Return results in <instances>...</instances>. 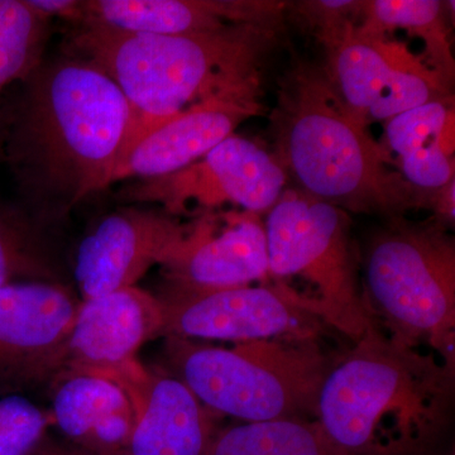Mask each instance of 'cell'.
<instances>
[{
    "mask_svg": "<svg viewBox=\"0 0 455 455\" xmlns=\"http://www.w3.org/2000/svg\"><path fill=\"white\" fill-rule=\"evenodd\" d=\"M8 122L5 156L23 205L56 223L112 185L131 131V108L94 66L65 55L23 82Z\"/></svg>",
    "mask_w": 455,
    "mask_h": 455,
    "instance_id": "1",
    "label": "cell"
},
{
    "mask_svg": "<svg viewBox=\"0 0 455 455\" xmlns=\"http://www.w3.org/2000/svg\"><path fill=\"white\" fill-rule=\"evenodd\" d=\"M277 26L233 23L209 32L146 35L77 25L66 38L65 55L106 74L127 99L124 156L149 131L202 101L260 100L259 68Z\"/></svg>",
    "mask_w": 455,
    "mask_h": 455,
    "instance_id": "2",
    "label": "cell"
},
{
    "mask_svg": "<svg viewBox=\"0 0 455 455\" xmlns=\"http://www.w3.org/2000/svg\"><path fill=\"white\" fill-rule=\"evenodd\" d=\"M453 373L373 326L326 374L317 423L347 455H425L448 427Z\"/></svg>",
    "mask_w": 455,
    "mask_h": 455,
    "instance_id": "3",
    "label": "cell"
},
{
    "mask_svg": "<svg viewBox=\"0 0 455 455\" xmlns=\"http://www.w3.org/2000/svg\"><path fill=\"white\" fill-rule=\"evenodd\" d=\"M269 122L274 157L311 196L390 218L427 205L431 196L387 167V152L347 109L324 70L295 66L281 83Z\"/></svg>",
    "mask_w": 455,
    "mask_h": 455,
    "instance_id": "4",
    "label": "cell"
},
{
    "mask_svg": "<svg viewBox=\"0 0 455 455\" xmlns=\"http://www.w3.org/2000/svg\"><path fill=\"white\" fill-rule=\"evenodd\" d=\"M166 355L204 406L247 423L316 414L320 388L333 366L314 338L220 348L167 337Z\"/></svg>",
    "mask_w": 455,
    "mask_h": 455,
    "instance_id": "5",
    "label": "cell"
},
{
    "mask_svg": "<svg viewBox=\"0 0 455 455\" xmlns=\"http://www.w3.org/2000/svg\"><path fill=\"white\" fill-rule=\"evenodd\" d=\"M364 283L394 340L425 341L454 364L455 243L442 224L391 218L368 242Z\"/></svg>",
    "mask_w": 455,
    "mask_h": 455,
    "instance_id": "6",
    "label": "cell"
},
{
    "mask_svg": "<svg viewBox=\"0 0 455 455\" xmlns=\"http://www.w3.org/2000/svg\"><path fill=\"white\" fill-rule=\"evenodd\" d=\"M269 274L301 277L316 291L311 313L359 340L373 328L343 209L284 188L265 224Z\"/></svg>",
    "mask_w": 455,
    "mask_h": 455,
    "instance_id": "7",
    "label": "cell"
},
{
    "mask_svg": "<svg viewBox=\"0 0 455 455\" xmlns=\"http://www.w3.org/2000/svg\"><path fill=\"white\" fill-rule=\"evenodd\" d=\"M324 46L329 82L347 109L367 127L451 98L447 84L405 44L363 35L355 25Z\"/></svg>",
    "mask_w": 455,
    "mask_h": 455,
    "instance_id": "8",
    "label": "cell"
},
{
    "mask_svg": "<svg viewBox=\"0 0 455 455\" xmlns=\"http://www.w3.org/2000/svg\"><path fill=\"white\" fill-rule=\"evenodd\" d=\"M286 182V171L274 155L235 133L178 172L131 182L119 191L118 199L160 204L170 215L188 212L191 204L205 209L232 204L259 214L271 211Z\"/></svg>",
    "mask_w": 455,
    "mask_h": 455,
    "instance_id": "9",
    "label": "cell"
},
{
    "mask_svg": "<svg viewBox=\"0 0 455 455\" xmlns=\"http://www.w3.org/2000/svg\"><path fill=\"white\" fill-rule=\"evenodd\" d=\"M164 310L161 337L238 343L314 338L313 314L298 295L269 287L193 289L172 284L158 298Z\"/></svg>",
    "mask_w": 455,
    "mask_h": 455,
    "instance_id": "10",
    "label": "cell"
},
{
    "mask_svg": "<svg viewBox=\"0 0 455 455\" xmlns=\"http://www.w3.org/2000/svg\"><path fill=\"white\" fill-rule=\"evenodd\" d=\"M80 302L66 284L16 283L0 289V397L50 386L64 372Z\"/></svg>",
    "mask_w": 455,
    "mask_h": 455,
    "instance_id": "11",
    "label": "cell"
},
{
    "mask_svg": "<svg viewBox=\"0 0 455 455\" xmlns=\"http://www.w3.org/2000/svg\"><path fill=\"white\" fill-rule=\"evenodd\" d=\"M193 229L169 212L136 206L101 218L75 254L74 278L82 300L134 286L152 266L169 265Z\"/></svg>",
    "mask_w": 455,
    "mask_h": 455,
    "instance_id": "12",
    "label": "cell"
},
{
    "mask_svg": "<svg viewBox=\"0 0 455 455\" xmlns=\"http://www.w3.org/2000/svg\"><path fill=\"white\" fill-rule=\"evenodd\" d=\"M163 328L160 300L136 286L82 300L66 346L64 372L98 374L123 385L140 368L136 353L161 337Z\"/></svg>",
    "mask_w": 455,
    "mask_h": 455,
    "instance_id": "13",
    "label": "cell"
},
{
    "mask_svg": "<svg viewBox=\"0 0 455 455\" xmlns=\"http://www.w3.org/2000/svg\"><path fill=\"white\" fill-rule=\"evenodd\" d=\"M262 110L259 99L212 98L188 108L137 140L114 171V182L171 175L202 160Z\"/></svg>",
    "mask_w": 455,
    "mask_h": 455,
    "instance_id": "14",
    "label": "cell"
},
{
    "mask_svg": "<svg viewBox=\"0 0 455 455\" xmlns=\"http://www.w3.org/2000/svg\"><path fill=\"white\" fill-rule=\"evenodd\" d=\"M257 215L227 212L226 227L218 235L211 218L196 223L178 259L164 266L171 283L193 289H227L267 276V241Z\"/></svg>",
    "mask_w": 455,
    "mask_h": 455,
    "instance_id": "15",
    "label": "cell"
},
{
    "mask_svg": "<svg viewBox=\"0 0 455 455\" xmlns=\"http://www.w3.org/2000/svg\"><path fill=\"white\" fill-rule=\"evenodd\" d=\"M283 5L267 0H83L80 25L146 35H188L233 23L278 25Z\"/></svg>",
    "mask_w": 455,
    "mask_h": 455,
    "instance_id": "16",
    "label": "cell"
},
{
    "mask_svg": "<svg viewBox=\"0 0 455 455\" xmlns=\"http://www.w3.org/2000/svg\"><path fill=\"white\" fill-rule=\"evenodd\" d=\"M136 425L125 455H206L212 424L205 407L179 379L140 371L125 387Z\"/></svg>",
    "mask_w": 455,
    "mask_h": 455,
    "instance_id": "17",
    "label": "cell"
},
{
    "mask_svg": "<svg viewBox=\"0 0 455 455\" xmlns=\"http://www.w3.org/2000/svg\"><path fill=\"white\" fill-rule=\"evenodd\" d=\"M53 420L83 451L125 455L136 407L118 382L98 374L64 372L50 385Z\"/></svg>",
    "mask_w": 455,
    "mask_h": 455,
    "instance_id": "18",
    "label": "cell"
},
{
    "mask_svg": "<svg viewBox=\"0 0 455 455\" xmlns=\"http://www.w3.org/2000/svg\"><path fill=\"white\" fill-rule=\"evenodd\" d=\"M50 226L23 204L0 200V289L16 283L66 284Z\"/></svg>",
    "mask_w": 455,
    "mask_h": 455,
    "instance_id": "19",
    "label": "cell"
},
{
    "mask_svg": "<svg viewBox=\"0 0 455 455\" xmlns=\"http://www.w3.org/2000/svg\"><path fill=\"white\" fill-rule=\"evenodd\" d=\"M359 32L385 37L403 29L423 41L425 64L448 86L454 82L455 64L449 41L444 5L438 0H371L359 2Z\"/></svg>",
    "mask_w": 455,
    "mask_h": 455,
    "instance_id": "20",
    "label": "cell"
},
{
    "mask_svg": "<svg viewBox=\"0 0 455 455\" xmlns=\"http://www.w3.org/2000/svg\"><path fill=\"white\" fill-rule=\"evenodd\" d=\"M206 455H347L319 423L299 419L236 425L214 435Z\"/></svg>",
    "mask_w": 455,
    "mask_h": 455,
    "instance_id": "21",
    "label": "cell"
},
{
    "mask_svg": "<svg viewBox=\"0 0 455 455\" xmlns=\"http://www.w3.org/2000/svg\"><path fill=\"white\" fill-rule=\"evenodd\" d=\"M49 23L27 0H0V92L42 64Z\"/></svg>",
    "mask_w": 455,
    "mask_h": 455,
    "instance_id": "22",
    "label": "cell"
},
{
    "mask_svg": "<svg viewBox=\"0 0 455 455\" xmlns=\"http://www.w3.org/2000/svg\"><path fill=\"white\" fill-rule=\"evenodd\" d=\"M453 97L412 108L387 121L386 140L398 160L419 151L442 148L454 155Z\"/></svg>",
    "mask_w": 455,
    "mask_h": 455,
    "instance_id": "23",
    "label": "cell"
},
{
    "mask_svg": "<svg viewBox=\"0 0 455 455\" xmlns=\"http://www.w3.org/2000/svg\"><path fill=\"white\" fill-rule=\"evenodd\" d=\"M47 427L49 418L26 397H0V455H31Z\"/></svg>",
    "mask_w": 455,
    "mask_h": 455,
    "instance_id": "24",
    "label": "cell"
},
{
    "mask_svg": "<svg viewBox=\"0 0 455 455\" xmlns=\"http://www.w3.org/2000/svg\"><path fill=\"white\" fill-rule=\"evenodd\" d=\"M299 9L305 16L317 37L323 44H328L341 33L355 26V17H358L359 2L352 0H319V2L299 3Z\"/></svg>",
    "mask_w": 455,
    "mask_h": 455,
    "instance_id": "25",
    "label": "cell"
},
{
    "mask_svg": "<svg viewBox=\"0 0 455 455\" xmlns=\"http://www.w3.org/2000/svg\"><path fill=\"white\" fill-rule=\"evenodd\" d=\"M27 3L49 20L61 18L74 26L83 22V0H27Z\"/></svg>",
    "mask_w": 455,
    "mask_h": 455,
    "instance_id": "26",
    "label": "cell"
},
{
    "mask_svg": "<svg viewBox=\"0 0 455 455\" xmlns=\"http://www.w3.org/2000/svg\"><path fill=\"white\" fill-rule=\"evenodd\" d=\"M31 455H97L89 453V451H83V449H77V451H73V449H66L60 447H47L44 443H41L40 447L36 449L35 451Z\"/></svg>",
    "mask_w": 455,
    "mask_h": 455,
    "instance_id": "27",
    "label": "cell"
}]
</instances>
